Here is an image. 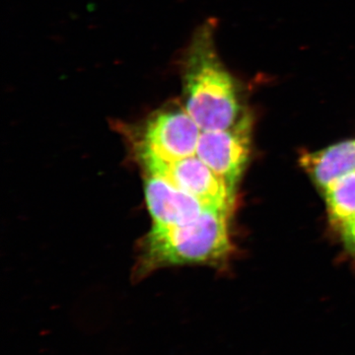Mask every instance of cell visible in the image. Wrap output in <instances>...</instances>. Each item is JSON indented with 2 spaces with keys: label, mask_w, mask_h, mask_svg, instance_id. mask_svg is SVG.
Here are the masks:
<instances>
[{
  "label": "cell",
  "mask_w": 355,
  "mask_h": 355,
  "mask_svg": "<svg viewBox=\"0 0 355 355\" xmlns=\"http://www.w3.org/2000/svg\"><path fill=\"white\" fill-rule=\"evenodd\" d=\"M184 109L202 132L232 128L244 114L239 86L221 62L214 40V24L195 33L182 69Z\"/></svg>",
  "instance_id": "cell-1"
},
{
  "label": "cell",
  "mask_w": 355,
  "mask_h": 355,
  "mask_svg": "<svg viewBox=\"0 0 355 355\" xmlns=\"http://www.w3.org/2000/svg\"><path fill=\"white\" fill-rule=\"evenodd\" d=\"M230 212L207 209L184 225H157L142 240L140 275L157 268L191 263H214L230 253L228 216Z\"/></svg>",
  "instance_id": "cell-2"
},
{
  "label": "cell",
  "mask_w": 355,
  "mask_h": 355,
  "mask_svg": "<svg viewBox=\"0 0 355 355\" xmlns=\"http://www.w3.org/2000/svg\"><path fill=\"white\" fill-rule=\"evenodd\" d=\"M139 157L147 174L164 178L207 207L230 212L235 195L227 184L197 155L176 161H166L139 148Z\"/></svg>",
  "instance_id": "cell-3"
},
{
  "label": "cell",
  "mask_w": 355,
  "mask_h": 355,
  "mask_svg": "<svg viewBox=\"0 0 355 355\" xmlns=\"http://www.w3.org/2000/svg\"><path fill=\"white\" fill-rule=\"evenodd\" d=\"M202 132L184 107L171 104L147 119L139 148L163 160H181L197 155Z\"/></svg>",
  "instance_id": "cell-4"
},
{
  "label": "cell",
  "mask_w": 355,
  "mask_h": 355,
  "mask_svg": "<svg viewBox=\"0 0 355 355\" xmlns=\"http://www.w3.org/2000/svg\"><path fill=\"white\" fill-rule=\"evenodd\" d=\"M251 130V116L244 114L228 130L202 132L198 141V157L227 184L234 195L249 160Z\"/></svg>",
  "instance_id": "cell-5"
},
{
  "label": "cell",
  "mask_w": 355,
  "mask_h": 355,
  "mask_svg": "<svg viewBox=\"0 0 355 355\" xmlns=\"http://www.w3.org/2000/svg\"><path fill=\"white\" fill-rule=\"evenodd\" d=\"M146 200L153 224L184 225L198 218L207 207L164 178L148 174L146 180Z\"/></svg>",
  "instance_id": "cell-6"
},
{
  "label": "cell",
  "mask_w": 355,
  "mask_h": 355,
  "mask_svg": "<svg viewBox=\"0 0 355 355\" xmlns=\"http://www.w3.org/2000/svg\"><path fill=\"white\" fill-rule=\"evenodd\" d=\"M300 163L318 188L324 191L340 178L355 172V139L303 154Z\"/></svg>",
  "instance_id": "cell-7"
},
{
  "label": "cell",
  "mask_w": 355,
  "mask_h": 355,
  "mask_svg": "<svg viewBox=\"0 0 355 355\" xmlns=\"http://www.w3.org/2000/svg\"><path fill=\"white\" fill-rule=\"evenodd\" d=\"M324 193L331 224L340 233L355 217V172L330 184Z\"/></svg>",
  "instance_id": "cell-8"
},
{
  "label": "cell",
  "mask_w": 355,
  "mask_h": 355,
  "mask_svg": "<svg viewBox=\"0 0 355 355\" xmlns=\"http://www.w3.org/2000/svg\"><path fill=\"white\" fill-rule=\"evenodd\" d=\"M340 234L345 249L355 258V217L343 229Z\"/></svg>",
  "instance_id": "cell-9"
}]
</instances>
